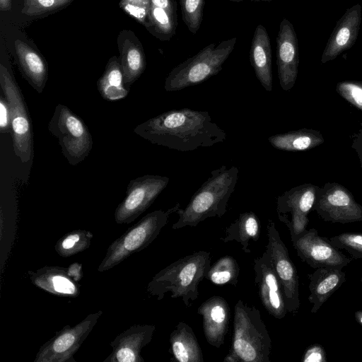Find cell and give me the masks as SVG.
<instances>
[{"mask_svg": "<svg viewBox=\"0 0 362 362\" xmlns=\"http://www.w3.org/2000/svg\"><path fill=\"white\" fill-rule=\"evenodd\" d=\"M309 279L308 300L313 304L312 313H317L346 279V273L341 269L327 267L315 269Z\"/></svg>", "mask_w": 362, "mask_h": 362, "instance_id": "22", "label": "cell"}, {"mask_svg": "<svg viewBox=\"0 0 362 362\" xmlns=\"http://www.w3.org/2000/svg\"><path fill=\"white\" fill-rule=\"evenodd\" d=\"M362 20V6L356 4L337 22L321 56V63L335 59L355 44Z\"/></svg>", "mask_w": 362, "mask_h": 362, "instance_id": "17", "label": "cell"}, {"mask_svg": "<svg viewBox=\"0 0 362 362\" xmlns=\"http://www.w3.org/2000/svg\"><path fill=\"white\" fill-rule=\"evenodd\" d=\"M361 281L362 282V276H361Z\"/></svg>", "mask_w": 362, "mask_h": 362, "instance_id": "47", "label": "cell"}, {"mask_svg": "<svg viewBox=\"0 0 362 362\" xmlns=\"http://www.w3.org/2000/svg\"><path fill=\"white\" fill-rule=\"evenodd\" d=\"M276 64L281 88L291 90L298 76L299 52L296 31L286 18L281 22L276 37Z\"/></svg>", "mask_w": 362, "mask_h": 362, "instance_id": "16", "label": "cell"}, {"mask_svg": "<svg viewBox=\"0 0 362 362\" xmlns=\"http://www.w3.org/2000/svg\"><path fill=\"white\" fill-rule=\"evenodd\" d=\"M182 21L188 30L196 34L203 20L204 0H180Z\"/></svg>", "mask_w": 362, "mask_h": 362, "instance_id": "32", "label": "cell"}, {"mask_svg": "<svg viewBox=\"0 0 362 362\" xmlns=\"http://www.w3.org/2000/svg\"><path fill=\"white\" fill-rule=\"evenodd\" d=\"M272 339L254 305L238 300L235 305L231 346L226 362H270Z\"/></svg>", "mask_w": 362, "mask_h": 362, "instance_id": "4", "label": "cell"}, {"mask_svg": "<svg viewBox=\"0 0 362 362\" xmlns=\"http://www.w3.org/2000/svg\"><path fill=\"white\" fill-rule=\"evenodd\" d=\"M360 124H361V128H360V129L362 131V122H361V123H360Z\"/></svg>", "mask_w": 362, "mask_h": 362, "instance_id": "46", "label": "cell"}, {"mask_svg": "<svg viewBox=\"0 0 362 362\" xmlns=\"http://www.w3.org/2000/svg\"><path fill=\"white\" fill-rule=\"evenodd\" d=\"M260 234V222L252 211L240 214L238 217L224 230V235L219 239L223 243L235 241L241 245L245 253H250V240L257 242Z\"/></svg>", "mask_w": 362, "mask_h": 362, "instance_id": "25", "label": "cell"}, {"mask_svg": "<svg viewBox=\"0 0 362 362\" xmlns=\"http://www.w3.org/2000/svg\"><path fill=\"white\" fill-rule=\"evenodd\" d=\"M119 7L146 28H150L151 0H121Z\"/></svg>", "mask_w": 362, "mask_h": 362, "instance_id": "34", "label": "cell"}, {"mask_svg": "<svg viewBox=\"0 0 362 362\" xmlns=\"http://www.w3.org/2000/svg\"><path fill=\"white\" fill-rule=\"evenodd\" d=\"M275 148L286 151H303L322 144L325 139L320 132L303 128L286 133L277 134L268 138Z\"/></svg>", "mask_w": 362, "mask_h": 362, "instance_id": "26", "label": "cell"}, {"mask_svg": "<svg viewBox=\"0 0 362 362\" xmlns=\"http://www.w3.org/2000/svg\"><path fill=\"white\" fill-rule=\"evenodd\" d=\"M169 352L178 362H204L197 337L185 322H180L170 335Z\"/></svg>", "mask_w": 362, "mask_h": 362, "instance_id": "24", "label": "cell"}, {"mask_svg": "<svg viewBox=\"0 0 362 362\" xmlns=\"http://www.w3.org/2000/svg\"><path fill=\"white\" fill-rule=\"evenodd\" d=\"M354 317L357 322L362 326V310L356 311Z\"/></svg>", "mask_w": 362, "mask_h": 362, "instance_id": "43", "label": "cell"}, {"mask_svg": "<svg viewBox=\"0 0 362 362\" xmlns=\"http://www.w3.org/2000/svg\"><path fill=\"white\" fill-rule=\"evenodd\" d=\"M134 132L153 144L179 151H191L223 142L226 132L207 111L171 110L137 125Z\"/></svg>", "mask_w": 362, "mask_h": 362, "instance_id": "1", "label": "cell"}, {"mask_svg": "<svg viewBox=\"0 0 362 362\" xmlns=\"http://www.w3.org/2000/svg\"><path fill=\"white\" fill-rule=\"evenodd\" d=\"M169 177L145 175L130 180L126 196L117 206L114 218L117 224L130 223L154 202L167 187Z\"/></svg>", "mask_w": 362, "mask_h": 362, "instance_id": "10", "label": "cell"}, {"mask_svg": "<svg viewBox=\"0 0 362 362\" xmlns=\"http://www.w3.org/2000/svg\"><path fill=\"white\" fill-rule=\"evenodd\" d=\"M120 54L119 62L123 71L124 84L129 90L131 86L145 70V55L141 45L129 39L123 42Z\"/></svg>", "mask_w": 362, "mask_h": 362, "instance_id": "28", "label": "cell"}, {"mask_svg": "<svg viewBox=\"0 0 362 362\" xmlns=\"http://www.w3.org/2000/svg\"><path fill=\"white\" fill-rule=\"evenodd\" d=\"M17 60L23 77L38 93H42L47 83L48 69L41 55L24 42H14Z\"/></svg>", "mask_w": 362, "mask_h": 362, "instance_id": "23", "label": "cell"}, {"mask_svg": "<svg viewBox=\"0 0 362 362\" xmlns=\"http://www.w3.org/2000/svg\"><path fill=\"white\" fill-rule=\"evenodd\" d=\"M0 85L11 112V134L15 155L22 163L33 158V132L23 95L8 69L0 64Z\"/></svg>", "mask_w": 362, "mask_h": 362, "instance_id": "8", "label": "cell"}, {"mask_svg": "<svg viewBox=\"0 0 362 362\" xmlns=\"http://www.w3.org/2000/svg\"><path fill=\"white\" fill-rule=\"evenodd\" d=\"M239 273L240 267L236 259L232 256L225 255L210 266L206 279L216 285L235 286Z\"/></svg>", "mask_w": 362, "mask_h": 362, "instance_id": "29", "label": "cell"}, {"mask_svg": "<svg viewBox=\"0 0 362 362\" xmlns=\"http://www.w3.org/2000/svg\"><path fill=\"white\" fill-rule=\"evenodd\" d=\"M149 21L150 28L161 38L168 40L175 35L177 25L176 12L151 4Z\"/></svg>", "mask_w": 362, "mask_h": 362, "instance_id": "31", "label": "cell"}, {"mask_svg": "<svg viewBox=\"0 0 362 362\" xmlns=\"http://www.w3.org/2000/svg\"><path fill=\"white\" fill-rule=\"evenodd\" d=\"M250 61L256 77L267 91L272 90V49L266 28L258 25L252 40Z\"/></svg>", "mask_w": 362, "mask_h": 362, "instance_id": "21", "label": "cell"}, {"mask_svg": "<svg viewBox=\"0 0 362 362\" xmlns=\"http://www.w3.org/2000/svg\"><path fill=\"white\" fill-rule=\"evenodd\" d=\"M291 239L298 256L312 268L342 269L351 262V258L335 247L329 238L320 236L315 228L306 229Z\"/></svg>", "mask_w": 362, "mask_h": 362, "instance_id": "14", "label": "cell"}, {"mask_svg": "<svg viewBox=\"0 0 362 362\" xmlns=\"http://www.w3.org/2000/svg\"><path fill=\"white\" fill-rule=\"evenodd\" d=\"M197 313L202 318L206 341L212 346L220 348L224 343L230 318L228 303L223 297L213 296L199 305Z\"/></svg>", "mask_w": 362, "mask_h": 362, "instance_id": "19", "label": "cell"}, {"mask_svg": "<svg viewBox=\"0 0 362 362\" xmlns=\"http://www.w3.org/2000/svg\"><path fill=\"white\" fill-rule=\"evenodd\" d=\"M151 4L173 12L177 10L175 0H151Z\"/></svg>", "mask_w": 362, "mask_h": 362, "instance_id": "40", "label": "cell"}, {"mask_svg": "<svg viewBox=\"0 0 362 362\" xmlns=\"http://www.w3.org/2000/svg\"><path fill=\"white\" fill-rule=\"evenodd\" d=\"M235 166L222 165L211 172L209 178L193 194L188 204L177 211L178 218L173 230L186 226L195 227L205 219L221 217L235 190L238 177Z\"/></svg>", "mask_w": 362, "mask_h": 362, "instance_id": "2", "label": "cell"}, {"mask_svg": "<svg viewBox=\"0 0 362 362\" xmlns=\"http://www.w3.org/2000/svg\"><path fill=\"white\" fill-rule=\"evenodd\" d=\"M211 266V253L198 251L180 258L158 272L147 285V292L160 300L167 293L181 298L190 307L199 296L198 286Z\"/></svg>", "mask_w": 362, "mask_h": 362, "instance_id": "3", "label": "cell"}, {"mask_svg": "<svg viewBox=\"0 0 362 362\" xmlns=\"http://www.w3.org/2000/svg\"><path fill=\"white\" fill-rule=\"evenodd\" d=\"M73 0H23L22 13L37 16L66 6Z\"/></svg>", "mask_w": 362, "mask_h": 362, "instance_id": "35", "label": "cell"}, {"mask_svg": "<svg viewBox=\"0 0 362 362\" xmlns=\"http://www.w3.org/2000/svg\"><path fill=\"white\" fill-rule=\"evenodd\" d=\"M319 187L305 183L293 187L276 198L279 220L288 228L291 238L306 230Z\"/></svg>", "mask_w": 362, "mask_h": 362, "instance_id": "13", "label": "cell"}, {"mask_svg": "<svg viewBox=\"0 0 362 362\" xmlns=\"http://www.w3.org/2000/svg\"><path fill=\"white\" fill-rule=\"evenodd\" d=\"M93 234L86 230H74L64 234L54 245L57 253L62 257L75 255L88 249Z\"/></svg>", "mask_w": 362, "mask_h": 362, "instance_id": "30", "label": "cell"}, {"mask_svg": "<svg viewBox=\"0 0 362 362\" xmlns=\"http://www.w3.org/2000/svg\"><path fill=\"white\" fill-rule=\"evenodd\" d=\"M339 250H345L353 259L362 258V233L345 232L329 238Z\"/></svg>", "mask_w": 362, "mask_h": 362, "instance_id": "33", "label": "cell"}, {"mask_svg": "<svg viewBox=\"0 0 362 362\" xmlns=\"http://www.w3.org/2000/svg\"><path fill=\"white\" fill-rule=\"evenodd\" d=\"M301 361L303 362H327L324 347L319 344H313L304 351Z\"/></svg>", "mask_w": 362, "mask_h": 362, "instance_id": "37", "label": "cell"}, {"mask_svg": "<svg viewBox=\"0 0 362 362\" xmlns=\"http://www.w3.org/2000/svg\"><path fill=\"white\" fill-rule=\"evenodd\" d=\"M0 9L2 11L11 9V0H0Z\"/></svg>", "mask_w": 362, "mask_h": 362, "instance_id": "42", "label": "cell"}, {"mask_svg": "<svg viewBox=\"0 0 362 362\" xmlns=\"http://www.w3.org/2000/svg\"><path fill=\"white\" fill-rule=\"evenodd\" d=\"M228 1H233V2H240V1H243V0H228Z\"/></svg>", "mask_w": 362, "mask_h": 362, "instance_id": "45", "label": "cell"}, {"mask_svg": "<svg viewBox=\"0 0 362 362\" xmlns=\"http://www.w3.org/2000/svg\"><path fill=\"white\" fill-rule=\"evenodd\" d=\"M352 139L351 148L356 152L362 168V131L359 129L353 135Z\"/></svg>", "mask_w": 362, "mask_h": 362, "instance_id": "39", "label": "cell"}, {"mask_svg": "<svg viewBox=\"0 0 362 362\" xmlns=\"http://www.w3.org/2000/svg\"><path fill=\"white\" fill-rule=\"evenodd\" d=\"M255 284L262 305L280 320L288 313L281 284L266 251L254 260Z\"/></svg>", "mask_w": 362, "mask_h": 362, "instance_id": "15", "label": "cell"}, {"mask_svg": "<svg viewBox=\"0 0 362 362\" xmlns=\"http://www.w3.org/2000/svg\"><path fill=\"white\" fill-rule=\"evenodd\" d=\"M267 229L268 243L265 251L281 284L287 311L295 314L300 305L298 272L275 223L271 219Z\"/></svg>", "mask_w": 362, "mask_h": 362, "instance_id": "11", "label": "cell"}, {"mask_svg": "<svg viewBox=\"0 0 362 362\" xmlns=\"http://www.w3.org/2000/svg\"><path fill=\"white\" fill-rule=\"evenodd\" d=\"M336 90L346 101L362 111V81L339 82Z\"/></svg>", "mask_w": 362, "mask_h": 362, "instance_id": "36", "label": "cell"}, {"mask_svg": "<svg viewBox=\"0 0 362 362\" xmlns=\"http://www.w3.org/2000/svg\"><path fill=\"white\" fill-rule=\"evenodd\" d=\"M252 1H271L272 0H250Z\"/></svg>", "mask_w": 362, "mask_h": 362, "instance_id": "44", "label": "cell"}, {"mask_svg": "<svg viewBox=\"0 0 362 362\" xmlns=\"http://www.w3.org/2000/svg\"><path fill=\"white\" fill-rule=\"evenodd\" d=\"M180 208L177 202L166 211L158 209L144 216L110 245L98 271L110 270L130 255L147 247L168 223L170 216Z\"/></svg>", "mask_w": 362, "mask_h": 362, "instance_id": "5", "label": "cell"}, {"mask_svg": "<svg viewBox=\"0 0 362 362\" xmlns=\"http://www.w3.org/2000/svg\"><path fill=\"white\" fill-rule=\"evenodd\" d=\"M28 274L33 284L52 295L76 298L81 293V285L71 276L68 267L45 266Z\"/></svg>", "mask_w": 362, "mask_h": 362, "instance_id": "20", "label": "cell"}, {"mask_svg": "<svg viewBox=\"0 0 362 362\" xmlns=\"http://www.w3.org/2000/svg\"><path fill=\"white\" fill-rule=\"evenodd\" d=\"M155 329L153 325L131 326L110 342L112 351L103 362H144L141 350L151 342Z\"/></svg>", "mask_w": 362, "mask_h": 362, "instance_id": "18", "label": "cell"}, {"mask_svg": "<svg viewBox=\"0 0 362 362\" xmlns=\"http://www.w3.org/2000/svg\"><path fill=\"white\" fill-rule=\"evenodd\" d=\"M97 88L101 97L107 101H117L129 94L120 62L116 57L107 62L103 74L97 81Z\"/></svg>", "mask_w": 362, "mask_h": 362, "instance_id": "27", "label": "cell"}, {"mask_svg": "<svg viewBox=\"0 0 362 362\" xmlns=\"http://www.w3.org/2000/svg\"><path fill=\"white\" fill-rule=\"evenodd\" d=\"M236 37L211 43L194 56L178 64L165 80L166 91H176L198 85L216 75L235 48Z\"/></svg>", "mask_w": 362, "mask_h": 362, "instance_id": "6", "label": "cell"}, {"mask_svg": "<svg viewBox=\"0 0 362 362\" xmlns=\"http://www.w3.org/2000/svg\"><path fill=\"white\" fill-rule=\"evenodd\" d=\"M47 128L58 139L62 153L70 165H78L90 153L93 138L87 125L65 105H56Z\"/></svg>", "mask_w": 362, "mask_h": 362, "instance_id": "7", "label": "cell"}, {"mask_svg": "<svg viewBox=\"0 0 362 362\" xmlns=\"http://www.w3.org/2000/svg\"><path fill=\"white\" fill-rule=\"evenodd\" d=\"M102 314V310L90 313L74 326L66 325L57 332L40 348L34 362H76L74 354Z\"/></svg>", "mask_w": 362, "mask_h": 362, "instance_id": "9", "label": "cell"}, {"mask_svg": "<svg viewBox=\"0 0 362 362\" xmlns=\"http://www.w3.org/2000/svg\"><path fill=\"white\" fill-rule=\"evenodd\" d=\"M11 112L8 101L4 95H0V129L1 132H11Z\"/></svg>", "mask_w": 362, "mask_h": 362, "instance_id": "38", "label": "cell"}, {"mask_svg": "<svg viewBox=\"0 0 362 362\" xmlns=\"http://www.w3.org/2000/svg\"><path fill=\"white\" fill-rule=\"evenodd\" d=\"M313 210L327 222L362 221V206L347 188L336 182H327L319 187Z\"/></svg>", "mask_w": 362, "mask_h": 362, "instance_id": "12", "label": "cell"}, {"mask_svg": "<svg viewBox=\"0 0 362 362\" xmlns=\"http://www.w3.org/2000/svg\"><path fill=\"white\" fill-rule=\"evenodd\" d=\"M71 276L78 282L83 276L82 264L78 262L71 264L68 267Z\"/></svg>", "mask_w": 362, "mask_h": 362, "instance_id": "41", "label": "cell"}]
</instances>
